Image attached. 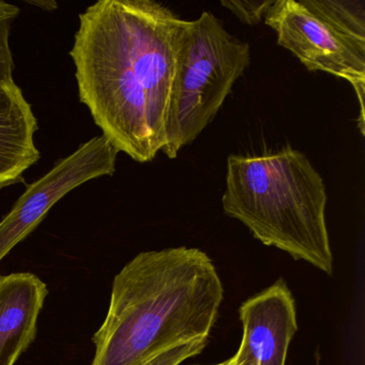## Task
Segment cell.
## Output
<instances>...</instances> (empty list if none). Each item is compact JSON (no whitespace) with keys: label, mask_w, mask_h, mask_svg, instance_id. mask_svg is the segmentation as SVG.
<instances>
[{"label":"cell","mask_w":365,"mask_h":365,"mask_svg":"<svg viewBox=\"0 0 365 365\" xmlns=\"http://www.w3.org/2000/svg\"><path fill=\"white\" fill-rule=\"evenodd\" d=\"M187 22L153 0H100L80 14L70 51L78 97L102 135L138 163L165 147Z\"/></svg>","instance_id":"obj_1"},{"label":"cell","mask_w":365,"mask_h":365,"mask_svg":"<svg viewBox=\"0 0 365 365\" xmlns=\"http://www.w3.org/2000/svg\"><path fill=\"white\" fill-rule=\"evenodd\" d=\"M223 297L217 268L202 250L138 254L113 282L91 365H142L175 346L209 339Z\"/></svg>","instance_id":"obj_2"},{"label":"cell","mask_w":365,"mask_h":365,"mask_svg":"<svg viewBox=\"0 0 365 365\" xmlns=\"http://www.w3.org/2000/svg\"><path fill=\"white\" fill-rule=\"evenodd\" d=\"M324 179L307 155L289 145L275 151L232 155L222 207L254 238L333 273Z\"/></svg>","instance_id":"obj_3"},{"label":"cell","mask_w":365,"mask_h":365,"mask_svg":"<svg viewBox=\"0 0 365 365\" xmlns=\"http://www.w3.org/2000/svg\"><path fill=\"white\" fill-rule=\"evenodd\" d=\"M251 63V48L205 11L187 21L173 81L164 155L176 159L215 120Z\"/></svg>","instance_id":"obj_4"},{"label":"cell","mask_w":365,"mask_h":365,"mask_svg":"<svg viewBox=\"0 0 365 365\" xmlns=\"http://www.w3.org/2000/svg\"><path fill=\"white\" fill-rule=\"evenodd\" d=\"M264 20L277 34V44L309 71L350 83L359 100V128L364 135V3L274 0Z\"/></svg>","instance_id":"obj_5"},{"label":"cell","mask_w":365,"mask_h":365,"mask_svg":"<svg viewBox=\"0 0 365 365\" xmlns=\"http://www.w3.org/2000/svg\"><path fill=\"white\" fill-rule=\"evenodd\" d=\"M118 153L106 136H97L27 185L11 211L0 221V262L38 227L53 206L68 193L83 183L114 174Z\"/></svg>","instance_id":"obj_6"},{"label":"cell","mask_w":365,"mask_h":365,"mask_svg":"<svg viewBox=\"0 0 365 365\" xmlns=\"http://www.w3.org/2000/svg\"><path fill=\"white\" fill-rule=\"evenodd\" d=\"M243 334L238 350L253 365H285L298 331L292 292L283 279L247 299L239 309Z\"/></svg>","instance_id":"obj_7"},{"label":"cell","mask_w":365,"mask_h":365,"mask_svg":"<svg viewBox=\"0 0 365 365\" xmlns=\"http://www.w3.org/2000/svg\"><path fill=\"white\" fill-rule=\"evenodd\" d=\"M48 290L29 272L0 275V365H14L37 335Z\"/></svg>","instance_id":"obj_8"},{"label":"cell","mask_w":365,"mask_h":365,"mask_svg":"<svg viewBox=\"0 0 365 365\" xmlns=\"http://www.w3.org/2000/svg\"><path fill=\"white\" fill-rule=\"evenodd\" d=\"M38 121L22 89L0 85V189L23 180L40 160L35 143Z\"/></svg>","instance_id":"obj_9"},{"label":"cell","mask_w":365,"mask_h":365,"mask_svg":"<svg viewBox=\"0 0 365 365\" xmlns=\"http://www.w3.org/2000/svg\"><path fill=\"white\" fill-rule=\"evenodd\" d=\"M20 8L0 0V85L14 84V63L10 48V31Z\"/></svg>","instance_id":"obj_10"},{"label":"cell","mask_w":365,"mask_h":365,"mask_svg":"<svg viewBox=\"0 0 365 365\" xmlns=\"http://www.w3.org/2000/svg\"><path fill=\"white\" fill-rule=\"evenodd\" d=\"M273 1L274 0H254V1L222 0L221 5L230 10L243 24L255 26L262 22V19H264Z\"/></svg>","instance_id":"obj_11"},{"label":"cell","mask_w":365,"mask_h":365,"mask_svg":"<svg viewBox=\"0 0 365 365\" xmlns=\"http://www.w3.org/2000/svg\"><path fill=\"white\" fill-rule=\"evenodd\" d=\"M208 344V339L192 341L182 345L164 350L145 361L142 365H179L183 361L200 354Z\"/></svg>","instance_id":"obj_12"},{"label":"cell","mask_w":365,"mask_h":365,"mask_svg":"<svg viewBox=\"0 0 365 365\" xmlns=\"http://www.w3.org/2000/svg\"><path fill=\"white\" fill-rule=\"evenodd\" d=\"M212 365H253L251 362H250L249 359L245 358L242 354H241L240 350H237L236 354L232 356V358L228 359V360L224 361V362L217 363V364Z\"/></svg>","instance_id":"obj_13"},{"label":"cell","mask_w":365,"mask_h":365,"mask_svg":"<svg viewBox=\"0 0 365 365\" xmlns=\"http://www.w3.org/2000/svg\"><path fill=\"white\" fill-rule=\"evenodd\" d=\"M33 4V5L35 6H41L42 8H44V9H46V6H50V7H57V4L55 3H31Z\"/></svg>","instance_id":"obj_14"}]
</instances>
